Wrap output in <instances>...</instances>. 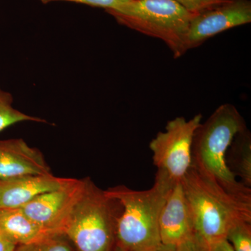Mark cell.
Segmentation results:
<instances>
[{
    "instance_id": "obj_1",
    "label": "cell",
    "mask_w": 251,
    "mask_h": 251,
    "mask_svg": "<svg viewBox=\"0 0 251 251\" xmlns=\"http://www.w3.org/2000/svg\"><path fill=\"white\" fill-rule=\"evenodd\" d=\"M175 184L167 175L157 171L154 183L150 189L136 191L120 185L105 190V194L122 206L116 224L118 249L153 251L163 246L159 218Z\"/></svg>"
},
{
    "instance_id": "obj_2",
    "label": "cell",
    "mask_w": 251,
    "mask_h": 251,
    "mask_svg": "<svg viewBox=\"0 0 251 251\" xmlns=\"http://www.w3.org/2000/svg\"><path fill=\"white\" fill-rule=\"evenodd\" d=\"M181 182L192 220L194 239L198 244L226 239L234 224L251 222V198L227 192L192 165Z\"/></svg>"
},
{
    "instance_id": "obj_3",
    "label": "cell",
    "mask_w": 251,
    "mask_h": 251,
    "mask_svg": "<svg viewBox=\"0 0 251 251\" xmlns=\"http://www.w3.org/2000/svg\"><path fill=\"white\" fill-rule=\"evenodd\" d=\"M247 128L244 117L234 105H220L193 137L192 166L227 192L251 198V188L244 186L229 169L227 151L236 135Z\"/></svg>"
},
{
    "instance_id": "obj_4",
    "label": "cell",
    "mask_w": 251,
    "mask_h": 251,
    "mask_svg": "<svg viewBox=\"0 0 251 251\" xmlns=\"http://www.w3.org/2000/svg\"><path fill=\"white\" fill-rule=\"evenodd\" d=\"M121 211L120 203L86 179L83 191L63 227V234L78 251H110Z\"/></svg>"
},
{
    "instance_id": "obj_5",
    "label": "cell",
    "mask_w": 251,
    "mask_h": 251,
    "mask_svg": "<svg viewBox=\"0 0 251 251\" xmlns=\"http://www.w3.org/2000/svg\"><path fill=\"white\" fill-rule=\"evenodd\" d=\"M107 12L122 25L163 41L175 58L187 51L186 36L193 18L174 0H131L121 9Z\"/></svg>"
},
{
    "instance_id": "obj_6",
    "label": "cell",
    "mask_w": 251,
    "mask_h": 251,
    "mask_svg": "<svg viewBox=\"0 0 251 251\" xmlns=\"http://www.w3.org/2000/svg\"><path fill=\"white\" fill-rule=\"evenodd\" d=\"M198 114L191 120L178 117L168 122L164 131H160L150 143L153 165L157 171L173 181H181L192 165L193 137L202 123Z\"/></svg>"
},
{
    "instance_id": "obj_7",
    "label": "cell",
    "mask_w": 251,
    "mask_h": 251,
    "mask_svg": "<svg viewBox=\"0 0 251 251\" xmlns=\"http://www.w3.org/2000/svg\"><path fill=\"white\" fill-rule=\"evenodd\" d=\"M85 181L86 179L72 178L65 186L43 193L21 209L43 227L63 234V227L73 206L83 191Z\"/></svg>"
},
{
    "instance_id": "obj_8",
    "label": "cell",
    "mask_w": 251,
    "mask_h": 251,
    "mask_svg": "<svg viewBox=\"0 0 251 251\" xmlns=\"http://www.w3.org/2000/svg\"><path fill=\"white\" fill-rule=\"evenodd\" d=\"M251 22L249 0H231L228 2L198 14L193 18L186 36V50L194 49L209 38Z\"/></svg>"
},
{
    "instance_id": "obj_9",
    "label": "cell",
    "mask_w": 251,
    "mask_h": 251,
    "mask_svg": "<svg viewBox=\"0 0 251 251\" xmlns=\"http://www.w3.org/2000/svg\"><path fill=\"white\" fill-rule=\"evenodd\" d=\"M163 245L177 247L194 237L192 220L181 181L175 183L159 218Z\"/></svg>"
},
{
    "instance_id": "obj_10",
    "label": "cell",
    "mask_w": 251,
    "mask_h": 251,
    "mask_svg": "<svg viewBox=\"0 0 251 251\" xmlns=\"http://www.w3.org/2000/svg\"><path fill=\"white\" fill-rule=\"evenodd\" d=\"M50 173L40 150L21 138L0 140V180Z\"/></svg>"
},
{
    "instance_id": "obj_11",
    "label": "cell",
    "mask_w": 251,
    "mask_h": 251,
    "mask_svg": "<svg viewBox=\"0 0 251 251\" xmlns=\"http://www.w3.org/2000/svg\"><path fill=\"white\" fill-rule=\"evenodd\" d=\"M71 179L50 173L0 180V209L21 208L43 193L63 187Z\"/></svg>"
},
{
    "instance_id": "obj_12",
    "label": "cell",
    "mask_w": 251,
    "mask_h": 251,
    "mask_svg": "<svg viewBox=\"0 0 251 251\" xmlns=\"http://www.w3.org/2000/svg\"><path fill=\"white\" fill-rule=\"evenodd\" d=\"M0 233L16 245L39 242L61 234L37 224L21 208L0 209Z\"/></svg>"
},
{
    "instance_id": "obj_13",
    "label": "cell",
    "mask_w": 251,
    "mask_h": 251,
    "mask_svg": "<svg viewBox=\"0 0 251 251\" xmlns=\"http://www.w3.org/2000/svg\"><path fill=\"white\" fill-rule=\"evenodd\" d=\"M226 161L244 186H251V135L247 128L239 132L229 147Z\"/></svg>"
},
{
    "instance_id": "obj_14",
    "label": "cell",
    "mask_w": 251,
    "mask_h": 251,
    "mask_svg": "<svg viewBox=\"0 0 251 251\" xmlns=\"http://www.w3.org/2000/svg\"><path fill=\"white\" fill-rule=\"evenodd\" d=\"M13 103L14 98L12 94L2 90L0 87V132L20 122L47 123L44 119L31 116L14 108Z\"/></svg>"
},
{
    "instance_id": "obj_15",
    "label": "cell",
    "mask_w": 251,
    "mask_h": 251,
    "mask_svg": "<svg viewBox=\"0 0 251 251\" xmlns=\"http://www.w3.org/2000/svg\"><path fill=\"white\" fill-rule=\"evenodd\" d=\"M226 239L234 251H251V222L239 221L227 232Z\"/></svg>"
},
{
    "instance_id": "obj_16",
    "label": "cell",
    "mask_w": 251,
    "mask_h": 251,
    "mask_svg": "<svg viewBox=\"0 0 251 251\" xmlns=\"http://www.w3.org/2000/svg\"><path fill=\"white\" fill-rule=\"evenodd\" d=\"M64 237L59 234L39 242L17 245L14 251H73Z\"/></svg>"
},
{
    "instance_id": "obj_17",
    "label": "cell",
    "mask_w": 251,
    "mask_h": 251,
    "mask_svg": "<svg viewBox=\"0 0 251 251\" xmlns=\"http://www.w3.org/2000/svg\"><path fill=\"white\" fill-rule=\"evenodd\" d=\"M43 4H49L54 1H70V2L77 3L95 6V7L103 8L107 10H117L121 9L125 5L128 4L131 0H39Z\"/></svg>"
},
{
    "instance_id": "obj_18",
    "label": "cell",
    "mask_w": 251,
    "mask_h": 251,
    "mask_svg": "<svg viewBox=\"0 0 251 251\" xmlns=\"http://www.w3.org/2000/svg\"><path fill=\"white\" fill-rule=\"evenodd\" d=\"M185 9L195 14H201L207 10L228 2L231 0H174Z\"/></svg>"
},
{
    "instance_id": "obj_19",
    "label": "cell",
    "mask_w": 251,
    "mask_h": 251,
    "mask_svg": "<svg viewBox=\"0 0 251 251\" xmlns=\"http://www.w3.org/2000/svg\"><path fill=\"white\" fill-rule=\"evenodd\" d=\"M197 244L201 251H234L232 246L226 239H221L211 244H200L198 242Z\"/></svg>"
},
{
    "instance_id": "obj_20",
    "label": "cell",
    "mask_w": 251,
    "mask_h": 251,
    "mask_svg": "<svg viewBox=\"0 0 251 251\" xmlns=\"http://www.w3.org/2000/svg\"><path fill=\"white\" fill-rule=\"evenodd\" d=\"M176 251H201V249L193 237L176 247Z\"/></svg>"
},
{
    "instance_id": "obj_21",
    "label": "cell",
    "mask_w": 251,
    "mask_h": 251,
    "mask_svg": "<svg viewBox=\"0 0 251 251\" xmlns=\"http://www.w3.org/2000/svg\"><path fill=\"white\" fill-rule=\"evenodd\" d=\"M16 244L0 233V251H14Z\"/></svg>"
},
{
    "instance_id": "obj_22",
    "label": "cell",
    "mask_w": 251,
    "mask_h": 251,
    "mask_svg": "<svg viewBox=\"0 0 251 251\" xmlns=\"http://www.w3.org/2000/svg\"><path fill=\"white\" fill-rule=\"evenodd\" d=\"M120 251H123L120 250ZM153 251H176V248L174 247H171V246L163 245L161 248H160V249H158V250Z\"/></svg>"
},
{
    "instance_id": "obj_23",
    "label": "cell",
    "mask_w": 251,
    "mask_h": 251,
    "mask_svg": "<svg viewBox=\"0 0 251 251\" xmlns=\"http://www.w3.org/2000/svg\"><path fill=\"white\" fill-rule=\"evenodd\" d=\"M117 251H120V249H118V250H117Z\"/></svg>"
}]
</instances>
